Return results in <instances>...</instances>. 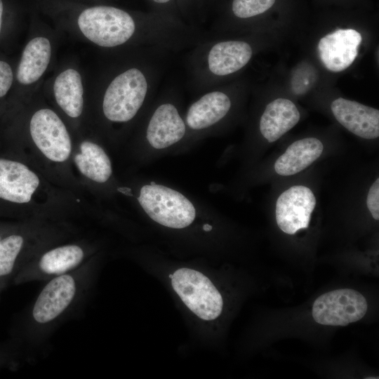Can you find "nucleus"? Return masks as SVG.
Returning a JSON list of instances; mask_svg holds the SVG:
<instances>
[{"label": "nucleus", "instance_id": "1", "mask_svg": "<svg viewBox=\"0 0 379 379\" xmlns=\"http://www.w3.org/2000/svg\"><path fill=\"white\" fill-rule=\"evenodd\" d=\"M78 26L91 42L104 48L124 45L134 39L147 48L178 51L188 48L194 33L184 22L163 17L152 11L132 13L110 6H97L83 11Z\"/></svg>", "mask_w": 379, "mask_h": 379}, {"label": "nucleus", "instance_id": "2", "mask_svg": "<svg viewBox=\"0 0 379 379\" xmlns=\"http://www.w3.org/2000/svg\"><path fill=\"white\" fill-rule=\"evenodd\" d=\"M166 53L168 51L154 50L145 62L126 69L111 80L102 99L106 119L123 123L137 115L157 88Z\"/></svg>", "mask_w": 379, "mask_h": 379}, {"label": "nucleus", "instance_id": "3", "mask_svg": "<svg viewBox=\"0 0 379 379\" xmlns=\"http://www.w3.org/2000/svg\"><path fill=\"white\" fill-rule=\"evenodd\" d=\"M188 58L192 88L208 91L215 80L243 69L253 55L251 45L242 40L208 41L192 47Z\"/></svg>", "mask_w": 379, "mask_h": 379}, {"label": "nucleus", "instance_id": "4", "mask_svg": "<svg viewBox=\"0 0 379 379\" xmlns=\"http://www.w3.org/2000/svg\"><path fill=\"white\" fill-rule=\"evenodd\" d=\"M138 201L152 220L169 228H185L195 219L192 202L179 192L161 185H144Z\"/></svg>", "mask_w": 379, "mask_h": 379}, {"label": "nucleus", "instance_id": "5", "mask_svg": "<svg viewBox=\"0 0 379 379\" xmlns=\"http://www.w3.org/2000/svg\"><path fill=\"white\" fill-rule=\"evenodd\" d=\"M171 284L187 307L199 318L214 320L222 312V295L212 281L200 272L180 268L172 275Z\"/></svg>", "mask_w": 379, "mask_h": 379}, {"label": "nucleus", "instance_id": "6", "mask_svg": "<svg viewBox=\"0 0 379 379\" xmlns=\"http://www.w3.org/2000/svg\"><path fill=\"white\" fill-rule=\"evenodd\" d=\"M81 286L79 276L74 273L51 278L33 303L32 322L46 327L59 320L76 303Z\"/></svg>", "mask_w": 379, "mask_h": 379}, {"label": "nucleus", "instance_id": "7", "mask_svg": "<svg viewBox=\"0 0 379 379\" xmlns=\"http://www.w3.org/2000/svg\"><path fill=\"white\" fill-rule=\"evenodd\" d=\"M367 307L366 300L359 292L342 288L317 298L312 306V317L321 325L346 326L361 319Z\"/></svg>", "mask_w": 379, "mask_h": 379}, {"label": "nucleus", "instance_id": "8", "mask_svg": "<svg viewBox=\"0 0 379 379\" xmlns=\"http://www.w3.org/2000/svg\"><path fill=\"white\" fill-rule=\"evenodd\" d=\"M31 136L39 150L50 160L62 162L72 149L67 128L59 117L51 109L36 112L30 121Z\"/></svg>", "mask_w": 379, "mask_h": 379}, {"label": "nucleus", "instance_id": "9", "mask_svg": "<svg viewBox=\"0 0 379 379\" xmlns=\"http://www.w3.org/2000/svg\"><path fill=\"white\" fill-rule=\"evenodd\" d=\"M315 206L316 199L310 188L303 185L291 187L277 200L275 215L278 227L288 234L307 228Z\"/></svg>", "mask_w": 379, "mask_h": 379}, {"label": "nucleus", "instance_id": "10", "mask_svg": "<svg viewBox=\"0 0 379 379\" xmlns=\"http://www.w3.org/2000/svg\"><path fill=\"white\" fill-rule=\"evenodd\" d=\"M362 37L352 29H338L323 36L318 44L320 60L329 71L339 72L356 59Z\"/></svg>", "mask_w": 379, "mask_h": 379}, {"label": "nucleus", "instance_id": "11", "mask_svg": "<svg viewBox=\"0 0 379 379\" xmlns=\"http://www.w3.org/2000/svg\"><path fill=\"white\" fill-rule=\"evenodd\" d=\"M187 126L176 105L170 101L160 103L154 110L146 128V139L154 149L167 148L185 135Z\"/></svg>", "mask_w": 379, "mask_h": 379}, {"label": "nucleus", "instance_id": "12", "mask_svg": "<svg viewBox=\"0 0 379 379\" xmlns=\"http://www.w3.org/2000/svg\"><path fill=\"white\" fill-rule=\"evenodd\" d=\"M331 108L336 120L351 133L365 139L378 138V109L343 98L333 100Z\"/></svg>", "mask_w": 379, "mask_h": 379}, {"label": "nucleus", "instance_id": "13", "mask_svg": "<svg viewBox=\"0 0 379 379\" xmlns=\"http://www.w3.org/2000/svg\"><path fill=\"white\" fill-rule=\"evenodd\" d=\"M39 184L38 176L25 165L0 159V198L23 204L31 200Z\"/></svg>", "mask_w": 379, "mask_h": 379}, {"label": "nucleus", "instance_id": "14", "mask_svg": "<svg viewBox=\"0 0 379 379\" xmlns=\"http://www.w3.org/2000/svg\"><path fill=\"white\" fill-rule=\"evenodd\" d=\"M231 107L232 100L226 92L206 91L189 107L185 119L186 126L195 131L206 130L223 119Z\"/></svg>", "mask_w": 379, "mask_h": 379}, {"label": "nucleus", "instance_id": "15", "mask_svg": "<svg viewBox=\"0 0 379 379\" xmlns=\"http://www.w3.org/2000/svg\"><path fill=\"white\" fill-rule=\"evenodd\" d=\"M300 117V112L292 101L275 99L266 106L260 117V131L269 142H273L295 126Z\"/></svg>", "mask_w": 379, "mask_h": 379}, {"label": "nucleus", "instance_id": "16", "mask_svg": "<svg viewBox=\"0 0 379 379\" xmlns=\"http://www.w3.org/2000/svg\"><path fill=\"white\" fill-rule=\"evenodd\" d=\"M322 142L315 138L295 141L275 161L274 170L283 176L296 174L310 166L321 154Z\"/></svg>", "mask_w": 379, "mask_h": 379}, {"label": "nucleus", "instance_id": "17", "mask_svg": "<svg viewBox=\"0 0 379 379\" xmlns=\"http://www.w3.org/2000/svg\"><path fill=\"white\" fill-rule=\"evenodd\" d=\"M51 46L42 36L32 39L25 47L17 70V79L24 85L34 83L43 75L51 59Z\"/></svg>", "mask_w": 379, "mask_h": 379}, {"label": "nucleus", "instance_id": "18", "mask_svg": "<svg viewBox=\"0 0 379 379\" xmlns=\"http://www.w3.org/2000/svg\"><path fill=\"white\" fill-rule=\"evenodd\" d=\"M84 259V252L79 246H62L44 253L32 271L39 276L52 278L76 270Z\"/></svg>", "mask_w": 379, "mask_h": 379}, {"label": "nucleus", "instance_id": "19", "mask_svg": "<svg viewBox=\"0 0 379 379\" xmlns=\"http://www.w3.org/2000/svg\"><path fill=\"white\" fill-rule=\"evenodd\" d=\"M53 91L57 103L69 117L76 118L83 110V86L80 74L68 69L55 79Z\"/></svg>", "mask_w": 379, "mask_h": 379}, {"label": "nucleus", "instance_id": "20", "mask_svg": "<svg viewBox=\"0 0 379 379\" xmlns=\"http://www.w3.org/2000/svg\"><path fill=\"white\" fill-rule=\"evenodd\" d=\"M81 153L74 157V161L80 172L88 178L105 182L112 175L111 161L103 149L90 141L80 145Z\"/></svg>", "mask_w": 379, "mask_h": 379}, {"label": "nucleus", "instance_id": "21", "mask_svg": "<svg viewBox=\"0 0 379 379\" xmlns=\"http://www.w3.org/2000/svg\"><path fill=\"white\" fill-rule=\"evenodd\" d=\"M23 245V237L18 234H12L0 240V277L13 272Z\"/></svg>", "mask_w": 379, "mask_h": 379}, {"label": "nucleus", "instance_id": "22", "mask_svg": "<svg viewBox=\"0 0 379 379\" xmlns=\"http://www.w3.org/2000/svg\"><path fill=\"white\" fill-rule=\"evenodd\" d=\"M276 0H232L231 11L238 19H249L270 9Z\"/></svg>", "mask_w": 379, "mask_h": 379}, {"label": "nucleus", "instance_id": "23", "mask_svg": "<svg viewBox=\"0 0 379 379\" xmlns=\"http://www.w3.org/2000/svg\"><path fill=\"white\" fill-rule=\"evenodd\" d=\"M177 3L180 15L187 25L198 27L205 21L208 10L206 0H177Z\"/></svg>", "mask_w": 379, "mask_h": 379}, {"label": "nucleus", "instance_id": "24", "mask_svg": "<svg viewBox=\"0 0 379 379\" xmlns=\"http://www.w3.org/2000/svg\"><path fill=\"white\" fill-rule=\"evenodd\" d=\"M317 75L315 70L308 65H302L295 70L292 79V87L297 94L307 91L314 84Z\"/></svg>", "mask_w": 379, "mask_h": 379}, {"label": "nucleus", "instance_id": "25", "mask_svg": "<svg viewBox=\"0 0 379 379\" xmlns=\"http://www.w3.org/2000/svg\"><path fill=\"white\" fill-rule=\"evenodd\" d=\"M147 1L152 8L151 11L172 20L185 22L180 15L177 0Z\"/></svg>", "mask_w": 379, "mask_h": 379}, {"label": "nucleus", "instance_id": "26", "mask_svg": "<svg viewBox=\"0 0 379 379\" xmlns=\"http://www.w3.org/2000/svg\"><path fill=\"white\" fill-rule=\"evenodd\" d=\"M366 205L373 218L379 219V179L378 178L369 189L366 197Z\"/></svg>", "mask_w": 379, "mask_h": 379}, {"label": "nucleus", "instance_id": "27", "mask_svg": "<svg viewBox=\"0 0 379 379\" xmlns=\"http://www.w3.org/2000/svg\"><path fill=\"white\" fill-rule=\"evenodd\" d=\"M13 81V71L8 63L0 60V98L8 92Z\"/></svg>", "mask_w": 379, "mask_h": 379}, {"label": "nucleus", "instance_id": "28", "mask_svg": "<svg viewBox=\"0 0 379 379\" xmlns=\"http://www.w3.org/2000/svg\"><path fill=\"white\" fill-rule=\"evenodd\" d=\"M3 10H4L3 2L1 0H0V34H1V30Z\"/></svg>", "mask_w": 379, "mask_h": 379}, {"label": "nucleus", "instance_id": "29", "mask_svg": "<svg viewBox=\"0 0 379 379\" xmlns=\"http://www.w3.org/2000/svg\"><path fill=\"white\" fill-rule=\"evenodd\" d=\"M206 1H207V4H208V1H209V0H206Z\"/></svg>", "mask_w": 379, "mask_h": 379}, {"label": "nucleus", "instance_id": "30", "mask_svg": "<svg viewBox=\"0 0 379 379\" xmlns=\"http://www.w3.org/2000/svg\"><path fill=\"white\" fill-rule=\"evenodd\" d=\"M0 240H1V237H0Z\"/></svg>", "mask_w": 379, "mask_h": 379}]
</instances>
